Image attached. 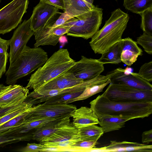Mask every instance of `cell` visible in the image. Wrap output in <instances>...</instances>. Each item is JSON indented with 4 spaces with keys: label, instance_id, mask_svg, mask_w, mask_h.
<instances>
[{
    "label": "cell",
    "instance_id": "484cf974",
    "mask_svg": "<svg viewBox=\"0 0 152 152\" xmlns=\"http://www.w3.org/2000/svg\"><path fill=\"white\" fill-rule=\"evenodd\" d=\"M78 131L77 129L60 131L43 138L39 142H60L71 140L77 142Z\"/></svg>",
    "mask_w": 152,
    "mask_h": 152
},
{
    "label": "cell",
    "instance_id": "f1b7e54d",
    "mask_svg": "<svg viewBox=\"0 0 152 152\" xmlns=\"http://www.w3.org/2000/svg\"><path fill=\"white\" fill-rule=\"evenodd\" d=\"M123 5L127 10L140 15L152 7V0H123Z\"/></svg>",
    "mask_w": 152,
    "mask_h": 152
},
{
    "label": "cell",
    "instance_id": "ee69618b",
    "mask_svg": "<svg viewBox=\"0 0 152 152\" xmlns=\"http://www.w3.org/2000/svg\"><path fill=\"white\" fill-rule=\"evenodd\" d=\"M22 104L15 106L7 107H0V117H2L10 112L12 110L19 107Z\"/></svg>",
    "mask_w": 152,
    "mask_h": 152
},
{
    "label": "cell",
    "instance_id": "83f0119b",
    "mask_svg": "<svg viewBox=\"0 0 152 152\" xmlns=\"http://www.w3.org/2000/svg\"><path fill=\"white\" fill-rule=\"evenodd\" d=\"M110 83L109 79L105 82L87 86L82 93L78 96L68 100L65 103L68 104L75 102L86 99L100 92L104 88Z\"/></svg>",
    "mask_w": 152,
    "mask_h": 152
},
{
    "label": "cell",
    "instance_id": "4fadbf2b",
    "mask_svg": "<svg viewBox=\"0 0 152 152\" xmlns=\"http://www.w3.org/2000/svg\"><path fill=\"white\" fill-rule=\"evenodd\" d=\"M70 27L61 26L53 28L46 24L34 32L35 42L34 48L40 46H55L59 41L60 38L68 32Z\"/></svg>",
    "mask_w": 152,
    "mask_h": 152
},
{
    "label": "cell",
    "instance_id": "cb8c5ba5",
    "mask_svg": "<svg viewBox=\"0 0 152 152\" xmlns=\"http://www.w3.org/2000/svg\"><path fill=\"white\" fill-rule=\"evenodd\" d=\"M66 116L56 118H48L29 121H25L19 126V132L26 133L33 130L39 129L61 122L67 118Z\"/></svg>",
    "mask_w": 152,
    "mask_h": 152
},
{
    "label": "cell",
    "instance_id": "4316f807",
    "mask_svg": "<svg viewBox=\"0 0 152 152\" xmlns=\"http://www.w3.org/2000/svg\"><path fill=\"white\" fill-rule=\"evenodd\" d=\"M104 133L100 126L96 124L87 125L78 129V142L87 140H98Z\"/></svg>",
    "mask_w": 152,
    "mask_h": 152
},
{
    "label": "cell",
    "instance_id": "2e32d148",
    "mask_svg": "<svg viewBox=\"0 0 152 152\" xmlns=\"http://www.w3.org/2000/svg\"><path fill=\"white\" fill-rule=\"evenodd\" d=\"M84 81L76 77L72 73L67 71L33 91L37 92L47 90L61 89L78 84Z\"/></svg>",
    "mask_w": 152,
    "mask_h": 152
},
{
    "label": "cell",
    "instance_id": "3957f363",
    "mask_svg": "<svg viewBox=\"0 0 152 152\" xmlns=\"http://www.w3.org/2000/svg\"><path fill=\"white\" fill-rule=\"evenodd\" d=\"M67 49L55 52L44 64L38 68L30 78L26 87L35 90L45 83L67 71L75 62Z\"/></svg>",
    "mask_w": 152,
    "mask_h": 152
},
{
    "label": "cell",
    "instance_id": "d4e9b609",
    "mask_svg": "<svg viewBox=\"0 0 152 152\" xmlns=\"http://www.w3.org/2000/svg\"><path fill=\"white\" fill-rule=\"evenodd\" d=\"M123 45V39L111 46L105 53L102 54L98 59L103 64H118L121 61V55Z\"/></svg>",
    "mask_w": 152,
    "mask_h": 152
},
{
    "label": "cell",
    "instance_id": "e575fe53",
    "mask_svg": "<svg viewBox=\"0 0 152 152\" xmlns=\"http://www.w3.org/2000/svg\"><path fill=\"white\" fill-rule=\"evenodd\" d=\"M98 140H87L77 142L70 148L77 150V151L87 152L88 149L94 147Z\"/></svg>",
    "mask_w": 152,
    "mask_h": 152
},
{
    "label": "cell",
    "instance_id": "8992f818",
    "mask_svg": "<svg viewBox=\"0 0 152 152\" xmlns=\"http://www.w3.org/2000/svg\"><path fill=\"white\" fill-rule=\"evenodd\" d=\"M102 94L116 102H152V90L140 89L125 85L110 83Z\"/></svg>",
    "mask_w": 152,
    "mask_h": 152
},
{
    "label": "cell",
    "instance_id": "5b68a950",
    "mask_svg": "<svg viewBox=\"0 0 152 152\" xmlns=\"http://www.w3.org/2000/svg\"><path fill=\"white\" fill-rule=\"evenodd\" d=\"M103 10L97 7L77 17L73 18L61 26L70 28L67 35L87 39L99 30L102 19Z\"/></svg>",
    "mask_w": 152,
    "mask_h": 152
},
{
    "label": "cell",
    "instance_id": "9c48e42d",
    "mask_svg": "<svg viewBox=\"0 0 152 152\" xmlns=\"http://www.w3.org/2000/svg\"><path fill=\"white\" fill-rule=\"evenodd\" d=\"M104 64L98 59L87 58L82 56L67 71L72 73L77 78L83 80L93 79L104 71Z\"/></svg>",
    "mask_w": 152,
    "mask_h": 152
},
{
    "label": "cell",
    "instance_id": "277c9868",
    "mask_svg": "<svg viewBox=\"0 0 152 152\" xmlns=\"http://www.w3.org/2000/svg\"><path fill=\"white\" fill-rule=\"evenodd\" d=\"M48 58L47 52L42 48L26 45L15 61L10 64L5 73L6 83L15 84L18 79L43 66Z\"/></svg>",
    "mask_w": 152,
    "mask_h": 152
},
{
    "label": "cell",
    "instance_id": "7a4b0ae2",
    "mask_svg": "<svg viewBox=\"0 0 152 152\" xmlns=\"http://www.w3.org/2000/svg\"><path fill=\"white\" fill-rule=\"evenodd\" d=\"M90 108L98 118L104 115L143 118L152 113V102L126 103L111 101L102 94L90 103Z\"/></svg>",
    "mask_w": 152,
    "mask_h": 152
},
{
    "label": "cell",
    "instance_id": "30bf717a",
    "mask_svg": "<svg viewBox=\"0 0 152 152\" xmlns=\"http://www.w3.org/2000/svg\"><path fill=\"white\" fill-rule=\"evenodd\" d=\"M30 20H25L13 32L9 40L10 50L9 55L10 64L16 59L34 32L30 28Z\"/></svg>",
    "mask_w": 152,
    "mask_h": 152
},
{
    "label": "cell",
    "instance_id": "44dd1931",
    "mask_svg": "<svg viewBox=\"0 0 152 152\" xmlns=\"http://www.w3.org/2000/svg\"><path fill=\"white\" fill-rule=\"evenodd\" d=\"M98 118L99 124L104 133L119 130L124 126L126 122L132 119L129 117L107 115Z\"/></svg>",
    "mask_w": 152,
    "mask_h": 152
},
{
    "label": "cell",
    "instance_id": "7dc6e473",
    "mask_svg": "<svg viewBox=\"0 0 152 152\" xmlns=\"http://www.w3.org/2000/svg\"><path fill=\"white\" fill-rule=\"evenodd\" d=\"M1 0H0V3L1 2Z\"/></svg>",
    "mask_w": 152,
    "mask_h": 152
},
{
    "label": "cell",
    "instance_id": "74e56055",
    "mask_svg": "<svg viewBox=\"0 0 152 152\" xmlns=\"http://www.w3.org/2000/svg\"><path fill=\"white\" fill-rule=\"evenodd\" d=\"M61 15L56 20H53V18L46 24L51 27L55 28L61 26L68 20L73 18L65 12Z\"/></svg>",
    "mask_w": 152,
    "mask_h": 152
},
{
    "label": "cell",
    "instance_id": "f6af8a7d",
    "mask_svg": "<svg viewBox=\"0 0 152 152\" xmlns=\"http://www.w3.org/2000/svg\"><path fill=\"white\" fill-rule=\"evenodd\" d=\"M6 86L3 84H0V92L5 88Z\"/></svg>",
    "mask_w": 152,
    "mask_h": 152
},
{
    "label": "cell",
    "instance_id": "9a60e30c",
    "mask_svg": "<svg viewBox=\"0 0 152 152\" xmlns=\"http://www.w3.org/2000/svg\"><path fill=\"white\" fill-rule=\"evenodd\" d=\"M28 89L19 85L6 86L0 92V107H10L21 104L26 99Z\"/></svg>",
    "mask_w": 152,
    "mask_h": 152
},
{
    "label": "cell",
    "instance_id": "d6a6232c",
    "mask_svg": "<svg viewBox=\"0 0 152 152\" xmlns=\"http://www.w3.org/2000/svg\"><path fill=\"white\" fill-rule=\"evenodd\" d=\"M137 44L140 45L147 53H152V35L143 32V34L137 39Z\"/></svg>",
    "mask_w": 152,
    "mask_h": 152
},
{
    "label": "cell",
    "instance_id": "6da1fadb",
    "mask_svg": "<svg viewBox=\"0 0 152 152\" xmlns=\"http://www.w3.org/2000/svg\"><path fill=\"white\" fill-rule=\"evenodd\" d=\"M129 19V15L120 8L112 12L103 27L91 38L89 43L94 53L102 54L121 40Z\"/></svg>",
    "mask_w": 152,
    "mask_h": 152
},
{
    "label": "cell",
    "instance_id": "ab89813d",
    "mask_svg": "<svg viewBox=\"0 0 152 152\" xmlns=\"http://www.w3.org/2000/svg\"><path fill=\"white\" fill-rule=\"evenodd\" d=\"M9 56V54L0 53V78L5 72L6 65Z\"/></svg>",
    "mask_w": 152,
    "mask_h": 152
},
{
    "label": "cell",
    "instance_id": "f546056e",
    "mask_svg": "<svg viewBox=\"0 0 152 152\" xmlns=\"http://www.w3.org/2000/svg\"><path fill=\"white\" fill-rule=\"evenodd\" d=\"M33 106V103L26 99L20 106L12 110L0 118V125L29 110Z\"/></svg>",
    "mask_w": 152,
    "mask_h": 152
},
{
    "label": "cell",
    "instance_id": "ba28073f",
    "mask_svg": "<svg viewBox=\"0 0 152 152\" xmlns=\"http://www.w3.org/2000/svg\"><path fill=\"white\" fill-rule=\"evenodd\" d=\"M29 113L26 121L48 118L66 116L70 114L77 109L73 104L61 102L46 103L34 106Z\"/></svg>",
    "mask_w": 152,
    "mask_h": 152
},
{
    "label": "cell",
    "instance_id": "ffe728a7",
    "mask_svg": "<svg viewBox=\"0 0 152 152\" xmlns=\"http://www.w3.org/2000/svg\"><path fill=\"white\" fill-rule=\"evenodd\" d=\"M70 115L60 122L34 130L32 132V140L39 142L43 138L57 132L77 129L74 126L72 122H70Z\"/></svg>",
    "mask_w": 152,
    "mask_h": 152
},
{
    "label": "cell",
    "instance_id": "d6986e66",
    "mask_svg": "<svg viewBox=\"0 0 152 152\" xmlns=\"http://www.w3.org/2000/svg\"><path fill=\"white\" fill-rule=\"evenodd\" d=\"M105 148L108 152H152V145L126 141H111Z\"/></svg>",
    "mask_w": 152,
    "mask_h": 152
},
{
    "label": "cell",
    "instance_id": "ac0fdd59",
    "mask_svg": "<svg viewBox=\"0 0 152 152\" xmlns=\"http://www.w3.org/2000/svg\"><path fill=\"white\" fill-rule=\"evenodd\" d=\"M123 45L121 55L122 62L131 66L137 60L139 56L142 55V51L136 42L128 37L123 39Z\"/></svg>",
    "mask_w": 152,
    "mask_h": 152
},
{
    "label": "cell",
    "instance_id": "5bb4252c",
    "mask_svg": "<svg viewBox=\"0 0 152 152\" xmlns=\"http://www.w3.org/2000/svg\"><path fill=\"white\" fill-rule=\"evenodd\" d=\"M59 9L41 1L34 8L30 20V28L34 32L45 26L58 12Z\"/></svg>",
    "mask_w": 152,
    "mask_h": 152
},
{
    "label": "cell",
    "instance_id": "1f68e13d",
    "mask_svg": "<svg viewBox=\"0 0 152 152\" xmlns=\"http://www.w3.org/2000/svg\"><path fill=\"white\" fill-rule=\"evenodd\" d=\"M140 15L141 17V29L143 32L152 35V7Z\"/></svg>",
    "mask_w": 152,
    "mask_h": 152
},
{
    "label": "cell",
    "instance_id": "836d02e7",
    "mask_svg": "<svg viewBox=\"0 0 152 152\" xmlns=\"http://www.w3.org/2000/svg\"><path fill=\"white\" fill-rule=\"evenodd\" d=\"M83 91L75 92L65 94L59 95L50 97L47 99L44 102L46 103L56 102L65 103L66 101L78 96L82 93Z\"/></svg>",
    "mask_w": 152,
    "mask_h": 152
},
{
    "label": "cell",
    "instance_id": "b9f144b4",
    "mask_svg": "<svg viewBox=\"0 0 152 152\" xmlns=\"http://www.w3.org/2000/svg\"><path fill=\"white\" fill-rule=\"evenodd\" d=\"M9 45V40L4 39L0 37V53L8 55L7 50Z\"/></svg>",
    "mask_w": 152,
    "mask_h": 152
},
{
    "label": "cell",
    "instance_id": "f35d334b",
    "mask_svg": "<svg viewBox=\"0 0 152 152\" xmlns=\"http://www.w3.org/2000/svg\"><path fill=\"white\" fill-rule=\"evenodd\" d=\"M46 148L42 144L40 143H28L25 147L20 149L19 151L21 152H43Z\"/></svg>",
    "mask_w": 152,
    "mask_h": 152
},
{
    "label": "cell",
    "instance_id": "bcb514c9",
    "mask_svg": "<svg viewBox=\"0 0 152 152\" xmlns=\"http://www.w3.org/2000/svg\"><path fill=\"white\" fill-rule=\"evenodd\" d=\"M91 4H93L94 0H83Z\"/></svg>",
    "mask_w": 152,
    "mask_h": 152
},
{
    "label": "cell",
    "instance_id": "4dcf8cb0",
    "mask_svg": "<svg viewBox=\"0 0 152 152\" xmlns=\"http://www.w3.org/2000/svg\"><path fill=\"white\" fill-rule=\"evenodd\" d=\"M34 107V106L29 110L21 114L5 123L0 125V133L8 129L22 125L27 118L29 112Z\"/></svg>",
    "mask_w": 152,
    "mask_h": 152
},
{
    "label": "cell",
    "instance_id": "7402d4cb",
    "mask_svg": "<svg viewBox=\"0 0 152 152\" xmlns=\"http://www.w3.org/2000/svg\"><path fill=\"white\" fill-rule=\"evenodd\" d=\"M64 12L73 18L90 11L95 6L83 0H63Z\"/></svg>",
    "mask_w": 152,
    "mask_h": 152
},
{
    "label": "cell",
    "instance_id": "d590c367",
    "mask_svg": "<svg viewBox=\"0 0 152 152\" xmlns=\"http://www.w3.org/2000/svg\"><path fill=\"white\" fill-rule=\"evenodd\" d=\"M138 74L142 78L150 82L152 81V61L146 62L142 65Z\"/></svg>",
    "mask_w": 152,
    "mask_h": 152
},
{
    "label": "cell",
    "instance_id": "7c38bea8",
    "mask_svg": "<svg viewBox=\"0 0 152 152\" xmlns=\"http://www.w3.org/2000/svg\"><path fill=\"white\" fill-rule=\"evenodd\" d=\"M100 82V78L97 76L90 80H84L76 85L64 89L47 90L37 92L33 91L28 94L27 97L32 101L34 104H37L44 102L47 99L50 97L83 91L87 86L98 84Z\"/></svg>",
    "mask_w": 152,
    "mask_h": 152
},
{
    "label": "cell",
    "instance_id": "8d00e7d4",
    "mask_svg": "<svg viewBox=\"0 0 152 152\" xmlns=\"http://www.w3.org/2000/svg\"><path fill=\"white\" fill-rule=\"evenodd\" d=\"M76 142L73 140L60 142L41 143L46 147H56L61 148H69Z\"/></svg>",
    "mask_w": 152,
    "mask_h": 152
},
{
    "label": "cell",
    "instance_id": "681fc988",
    "mask_svg": "<svg viewBox=\"0 0 152 152\" xmlns=\"http://www.w3.org/2000/svg\"><path fill=\"white\" fill-rule=\"evenodd\" d=\"M1 117H0V118H1Z\"/></svg>",
    "mask_w": 152,
    "mask_h": 152
},
{
    "label": "cell",
    "instance_id": "8fae6325",
    "mask_svg": "<svg viewBox=\"0 0 152 152\" xmlns=\"http://www.w3.org/2000/svg\"><path fill=\"white\" fill-rule=\"evenodd\" d=\"M110 83L126 85L142 90H152V85L137 73H126V70L118 68L109 72Z\"/></svg>",
    "mask_w": 152,
    "mask_h": 152
},
{
    "label": "cell",
    "instance_id": "52a82bcc",
    "mask_svg": "<svg viewBox=\"0 0 152 152\" xmlns=\"http://www.w3.org/2000/svg\"><path fill=\"white\" fill-rule=\"evenodd\" d=\"M28 4L29 0H12L0 10V34L10 32L20 23Z\"/></svg>",
    "mask_w": 152,
    "mask_h": 152
},
{
    "label": "cell",
    "instance_id": "603a6c76",
    "mask_svg": "<svg viewBox=\"0 0 152 152\" xmlns=\"http://www.w3.org/2000/svg\"><path fill=\"white\" fill-rule=\"evenodd\" d=\"M18 127H13L0 133V146L32 139V132L20 133Z\"/></svg>",
    "mask_w": 152,
    "mask_h": 152
},
{
    "label": "cell",
    "instance_id": "e0dca14e",
    "mask_svg": "<svg viewBox=\"0 0 152 152\" xmlns=\"http://www.w3.org/2000/svg\"><path fill=\"white\" fill-rule=\"evenodd\" d=\"M74 126L78 129L87 125L99 124L98 117L91 108L82 106L75 110L71 114Z\"/></svg>",
    "mask_w": 152,
    "mask_h": 152
},
{
    "label": "cell",
    "instance_id": "c3c4849f",
    "mask_svg": "<svg viewBox=\"0 0 152 152\" xmlns=\"http://www.w3.org/2000/svg\"><path fill=\"white\" fill-rule=\"evenodd\" d=\"M115 0V1H117L118 0Z\"/></svg>",
    "mask_w": 152,
    "mask_h": 152
},
{
    "label": "cell",
    "instance_id": "7bdbcfd3",
    "mask_svg": "<svg viewBox=\"0 0 152 152\" xmlns=\"http://www.w3.org/2000/svg\"><path fill=\"white\" fill-rule=\"evenodd\" d=\"M152 142V129L143 132L142 134V142L148 144Z\"/></svg>",
    "mask_w": 152,
    "mask_h": 152
},
{
    "label": "cell",
    "instance_id": "60d3db41",
    "mask_svg": "<svg viewBox=\"0 0 152 152\" xmlns=\"http://www.w3.org/2000/svg\"><path fill=\"white\" fill-rule=\"evenodd\" d=\"M40 1L53 6L58 9L64 10L63 0H40Z\"/></svg>",
    "mask_w": 152,
    "mask_h": 152
}]
</instances>
